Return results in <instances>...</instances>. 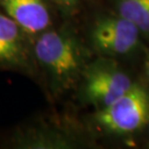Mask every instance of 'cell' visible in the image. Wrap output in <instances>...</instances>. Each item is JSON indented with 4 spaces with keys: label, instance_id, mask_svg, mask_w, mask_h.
I'll return each instance as SVG.
<instances>
[{
    "label": "cell",
    "instance_id": "52a82bcc",
    "mask_svg": "<svg viewBox=\"0 0 149 149\" xmlns=\"http://www.w3.org/2000/svg\"><path fill=\"white\" fill-rule=\"evenodd\" d=\"M0 9L32 39L52 27L47 0H0Z\"/></svg>",
    "mask_w": 149,
    "mask_h": 149
},
{
    "label": "cell",
    "instance_id": "30bf717a",
    "mask_svg": "<svg viewBox=\"0 0 149 149\" xmlns=\"http://www.w3.org/2000/svg\"><path fill=\"white\" fill-rule=\"evenodd\" d=\"M144 72H145V76H146V79L149 82V53L147 54V57L145 59V63H144Z\"/></svg>",
    "mask_w": 149,
    "mask_h": 149
},
{
    "label": "cell",
    "instance_id": "9c48e42d",
    "mask_svg": "<svg viewBox=\"0 0 149 149\" xmlns=\"http://www.w3.org/2000/svg\"><path fill=\"white\" fill-rule=\"evenodd\" d=\"M63 13L70 15L76 10L80 0H52Z\"/></svg>",
    "mask_w": 149,
    "mask_h": 149
},
{
    "label": "cell",
    "instance_id": "5b68a950",
    "mask_svg": "<svg viewBox=\"0 0 149 149\" xmlns=\"http://www.w3.org/2000/svg\"><path fill=\"white\" fill-rule=\"evenodd\" d=\"M0 68L36 76L32 38L0 9Z\"/></svg>",
    "mask_w": 149,
    "mask_h": 149
},
{
    "label": "cell",
    "instance_id": "3957f363",
    "mask_svg": "<svg viewBox=\"0 0 149 149\" xmlns=\"http://www.w3.org/2000/svg\"><path fill=\"white\" fill-rule=\"evenodd\" d=\"M149 119V93L143 86L134 83L123 95L105 108L97 109L94 124L109 135H131L141 130Z\"/></svg>",
    "mask_w": 149,
    "mask_h": 149
},
{
    "label": "cell",
    "instance_id": "6da1fadb",
    "mask_svg": "<svg viewBox=\"0 0 149 149\" xmlns=\"http://www.w3.org/2000/svg\"><path fill=\"white\" fill-rule=\"evenodd\" d=\"M38 71L43 74L52 96H59L77 84L89 62L87 49L71 26L52 28L32 39Z\"/></svg>",
    "mask_w": 149,
    "mask_h": 149
},
{
    "label": "cell",
    "instance_id": "8992f818",
    "mask_svg": "<svg viewBox=\"0 0 149 149\" xmlns=\"http://www.w3.org/2000/svg\"><path fill=\"white\" fill-rule=\"evenodd\" d=\"M73 144L64 128L47 119L22 125L9 136L5 145L15 149H57Z\"/></svg>",
    "mask_w": 149,
    "mask_h": 149
},
{
    "label": "cell",
    "instance_id": "ba28073f",
    "mask_svg": "<svg viewBox=\"0 0 149 149\" xmlns=\"http://www.w3.org/2000/svg\"><path fill=\"white\" fill-rule=\"evenodd\" d=\"M117 15L133 22L141 34L149 35V0H117Z\"/></svg>",
    "mask_w": 149,
    "mask_h": 149
},
{
    "label": "cell",
    "instance_id": "277c9868",
    "mask_svg": "<svg viewBox=\"0 0 149 149\" xmlns=\"http://www.w3.org/2000/svg\"><path fill=\"white\" fill-rule=\"evenodd\" d=\"M141 31L119 15L97 19L89 32L93 49L101 56L117 57L133 52L139 46Z\"/></svg>",
    "mask_w": 149,
    "mask_h": 149
},
{
    "label": "cell",
    "instance_id": "7a4b0ae2",
    "mask_svg": "<svg viewBox=\"0 0 149 149\" xmlns=\"http://www.w3.org/2000/svg\"><path fill=\"white\" fill-rule=\"evenodd\" d=\"M79 83L80 99L96 111L109 105L134 84L117 62L111 57L101 55L88 62Z\"/></svg>",
    "mask_w": 149,
    "mask_h": 149
},
{
    "label": "cell",
    "instance_id": "8fae6325",
    "mask_svg": "<svg viewBox=\"0 0 149 149\" xmlns=\"http://www.w3.org/2000/svg\"><path fill=\"white\" fill-rule=\"evenodd\" d=\"M147 124H148V130H149V119H148V122H147Z\"/></svg>",
    "mask_w": 149,
    "mask_h": 149
}]
</instances>
